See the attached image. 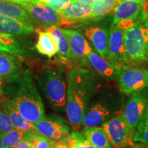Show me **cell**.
I'll return each instance as SVG.
<instances>
[{
  "label": "cell",
  "instance_id": "cell-1",
  "mask_svg": "<svg viewBox=\"0 0 148 148\" xmlns=\"http://www.w3.org/2000/svg\"><path fill=\"white\" fill-rule=\"evenodd\" d=\"M3 95L13 103L23 117L31 123L35 124L45 117L41 97L28 70L8 82Z\"/></svg>",
  "mask_w": 148,
  "mask_h": 148
},
{
  "label": "cell",
  "instance_id": "cell-2",
  "mask_svg": "<svg viewBox=\"0 0 148 148\" xmlns=\"http://www.w3.org/2000/svg\"><path fill=\"white\" fill-rule=\"evenodd\" d=\"M96 77L84 69H72L68 73L66 112L73 128L82 125L86 107L93 93Z\"/></svg>",
  "mask_w": 148,
  "mask_h": 148
},
{
  "label": "cell",
  "instance_id": "cell-3",
  "mask_svg": "<svg viewBox=\"0 0 148 148\" xmlns=\"http://www.w3.org/2000/svg\"><path fill=\"white\" fill-rule=\"evenodd\" d=\"M147 8L134 19L116 24L124 32V45L129 62L141 63L148 61V17Z\"/></svg>",
  "mask_w": 148,
  "mask_h": 148
},
{
  "label": "cell",
  "instance_id": "cell-4",
  "mask_svg": "<svg viewBox=\"0 0 148 148\" xmlns=\"http://www.w3.org/2000/svg\"><path fill=\"white\" fill-rule=\"evenodd\" d=\"M38 84L44 95L55 108H63L66 103L65 79L62 72L51 69H45L37 77Z\"/></svg>",
  "mask_w": 148,
  "mask_h": 148
},
{
  "label": "cell",
  "instance_id": "cell-5",
  "mask_svg": "<svg viewBox=\"0 0 148 148\" xmlns=\"http://www.w3.org/2000/svg\"><path fill=\"white\" fill-rule=\"evenodd\" d=\"M118 82L120 89L126 95L148 88V69L124 64L118 75Z\"/></svg>",
  "mask_w": 148,
  "mask_h": 148
},
{
  "label": "cell",
  "instance_id": "cell-6",
  "mask_svg": "<svg viewBox=\"0 0 148 148\" xmlns=\"http://www.w3.org/2000/svg\"><path fill=\"white\" fill-rule=\"evenodd\" d=\"M21 6L28 12L34 22L42 24L45 29L51 25L66 27L73 23L66 19L60 12L45 3L36 1Z\"/></svg>",
  "mask_w": 148,
  "mask_h": 148
},
{
  "label": "cell",
  "instance_id": "cell-7",
  "mask_svg": "<svg viewBox=\"0 0 148 148\" xmlns=\"http://www.w3.org/2000/svg\"><path fill=\"white\" fill-rule=\"evenodd\" d=\"M112 147L124 148L133 142L123 111L116 112L113 117L101 124Z\"/></svg>",
  "mask_w": 148,
  "mask_h": 148
},
{
  "label": "cell",
  "instance_id": "cell-8",
  "mask_svg": "<svg viewBox=\"0 0 148 148\" xmlns=\"http://www.w3.org/2000/svg\"><path fill=\"white\" fill-rule=\"evenodd\" d=\"M148 102L147 88L132 93L123 112L130 134L134 136Z\"/></svg>",
  "mask_w": 148,
  "mask_h": 148
},
{
  "label": "cell",
  "instance_id": "cell-9",
  "mask_svg": "<svg viewBox=\"0 0 148 148\" xmlns=\"http://www.w3.org/2000/svg\"><path fill=\"white\" fill-rule=\"evenodd\" d=\"M107 59L120 67L128 63L124 45V32L116 24H112L109 30Z\"/></svg>",
  "mask_w": 148,
  "mask_h": 148
},
{
  "label": "cell",
  "instance_id": "cell-10",
  "mask_svg": "<svg viewBox=\"0 0 148 148\" xmlns=\"http://www.w3.org/2000/svg\"><path fill=\"white\" fill-rule=\"evenodd\" d=\"M36 130L49 139L61 140L69 134V127L65 121L59 116L43 118L35 123Z\"/></svg>",
  "mask_w": 148,
  "mask_h": 148
},
{
  "label": "cell",
  "instance_id": "cell-11",
  "mask_svg": "<svg viewBox=\"0 0 148 148\" xmlns=\"http://www.w3.org/2000/svg\"><path fill=\"white\" fill-rule=\"evenodd\" d=\"M69 42L71 52V58L75 60L85 61L88 55L91 52L92 47L89 42L78 31L74 29H62Z\"/></svg>",
  "mask_w": 148,
  "mask_h": 148
},
{
  "label": "cell",
  "instance_id": "cell-12",
  "mask_svg": "<svg viewBox=\"0 0 148 148\" xmlns=\"http://www.w3.org/2000/svg\"><path fill=\"white\" fill-rule=\"evenodd\" d=\"M146 1V0H145ZM144 1L120 0L113 10V20L112 24L137 18L145 9L147 3Z\"/></svg>",
  "mask_w": 148,
  "mask_h": 148
},
{
  "label": "cell",
  "instance_id": "cell-13",
  "mask_svg": "<svg viewBox=\"0 0 148 148\" xmlns=\"http://www.w3.org/2000/svg\"><path fill=\"white\" fill-rule=\"evenodd\" d=\"M84 35L99 55L107 59L109 31L100 25H90L85 29Z\"/></svg>",
  "mask_w": 148,
  "mask_h": 148
},
{
  "label": "cell",
  "instance_id": "cell-14",
  "mask_svg": "<svg viewBox=\"0 0 148 148\" xmlns=\"http://www.w3.org/2000/svg\"><path fill=\"white\" fill-rule=\"evenodd\" d=\"M0 106L8 114L15 128L19 129L24 132L36 131L34 123H31L25 119L13 103L4 95L0 96Z\"/></svg>",
  "mask_w": 148,
  "mask_h": 148
},
{
  "label": "cell",
  "instance_id": "cell-15",
  "mask_svg": "<svg viewBox=\"0 0 148 148\" xmlns=\"http://www.w3.org/2000/svg\"><path fill=\"white\" fill-rule=\"evenodd\" d=\"M87 58L92 67L104 78L111 80L119 75L121 67L98 53L92 51L88 55Z\"/></svg>",
  "mask_w": 148,
  "mask_h": 148
},
{
  "label": "cell",
  "instance_id": "cell-16",
  "mask_svg": "<svg viewBox=\"0 0 148 148\" xmlns=\"http://www.w3.org/2000/svg\"><path fill=\"white\" fill-rule=\"evenodd\" d=\"M60 13L66 19L75 23L76 22L91 19L92 7L90 3H82L73 0Z\"/></svg>",
  "mask_w": 148,
  "mask_h": 148
},
{
  "label": "cell",
  "instance_id": "cell-17",
  "mask_svg": "<svg viewBox=\"0 0 148 148\" xmlns=\"http://www.w3.org/2000/svg\"><path fill=\"white\" fill-rule=\"evenodd\" d=\"M34 31V25L23 23L10 16L0 15V32L12 35L23 36Z\"/></svg>",
  "mask_w": 148,
  "mask_h": 148
},
{
  "label": "cell",
  "instance_id": "cell-18",
  "mask_svg": "<svg viewBox=\"0 0 148 148\" xmlns=\"http://www.w3.org/2000/svg\"><path fill=\"white\" fill-rule=\"evenodd\" d=\"M21 73L15 56L0 51V77L9 82L16 78Z\"/></svg>",
  "mask_w": 148,
  "mask_h": 148
},
{
  "label": "cell",
  "instance_id": "cell-19",
  "mask_svg": "<svg viewBox=\"0 0 148 148\" xmlns=\"http://www.w3.org/2000/svg\"><path fill=\"white\" fill-rule=\"evenodd\" d=\"M110 115V111L101 103H95L85 112L82 125L84 127H98Z\"/></svg>",
  "mask_w": 148,
  "mask_h": 148
},
{
  "label": "cell",
  "instance_id": "cell-20",
  "mask_svg": "<svg viewBox=\"0 0 148 148\" xmlns=\"http://www.w3.org/2000/svg\"><path fill=\"white\" fill-rule=\"evenodd\" d=\"M0 15L10 16L34 25V21L21 5L6 0H0Z\"/></svg>",
  "mask_w": 148,
  "mask_h": 148
},
{
  "label": "cell",
  "instance_id": "cell-21",
  "mask_svg": "<svg viewBox=\"0 0 148 148\" xmlns=\"http://www.w3.org/2000/svg\"><path fill=\"white\" fill-rule=\"evenodd\" d=\"M45 31L51 35L58 48L59 56L62 60H66L71 58V52L67 38L62 32V29L56 25H51L47 27Z\"/></svg>",
  "mask_w": 148,
  "mask_h": 148
},
{
  "label": "cell",
  "instance_id": "cell-22",
  "mask_svg": "<svg viewBox=\"0 0 148 148\" xmlns=\"http://www.w3.org/2000/svg\"><path fill=\"white\" fill-rule=\"evenodd\" d=\"M82 133L97 148H112L106 132L101 127H84Z\"/></svg>",
  "mask_w": 148,
  "mask_h": 148
},
{
  "label": "cell",
  "instance_id": "cell-23",
  "mask_svg": "<svg viewBox=\"0 0 148 148\" xmlns=\"http://www.w3.org/2000/svg\"><path fill=\"white\" fill-rule=\"evenodd\" d=\"M0 51L10 53L15 57H21L25 53V50L14 35L1 32H0Z\"/></svg>",
  "mask_w": 148,
  "mask_h": 148
},
{
  "label": "cell",
  "instance_id": "cell-24",
  "mask_svg": "<svg viewBox=\"0 0 148 148\" xmlns=\"http://www.w3.org/2000/svg\"><path fill=\"white\" fill-rule=\"evenodd\" d=\"M38 40L35 45L36 50L42 55L51 58L58 53V48L54 40L49 33L46 31H38Z\"/></svg>",
  "mask_w": 148,
  "mask_h": 148
},
{
  "label": "cell",
  "instance_id": "cell-25",
  "mask_svg": "<svg viewBox=\"0 0 148 148\" xmlns=\"http://www.w3.org/2000/svg\"><path fill=\"white\" fill-rule=\"evenodd\" d=\"M120 0H94L90 3L92 7V18L99 17L114 10Z\"/></svg>",
  "mask_w": 148,
  "mask_h": 148
},
{
  "label": "cell",
  "instance_id": "cell-26",
  "mask_svg": "<svg viewBox=\"0 0 148 148\" xmlns=\"http://www.w3.org/2000/svg\"><path fill=\"white\" fill-rule=\"evenodd\" d=\"M132 140L148 145V102L133 136Z\"/></svg>",
  "mask_w": 148,
  "mask_h": 148
},
{
  "label": "cell",
  "instance_id": "cell-27",
  "mask_svg": "<svg viewBox=\"0 0 148 148\" xmlns=\"http://www.w3.org/2000/svg\"><path fill=\"white\" fill-rule=\"evenodd\" d=\"M70 148H97L86 139L82 133L75 131L62 138Z\"/></svg>",
  "mask_w": 148,
  "mask_h": 148
},
{
  "label": "cell",
  "instance_id": "cell-28",
  "mask_svg": "<svg viewBox=\"0 0 148 148\" xmlns=\"http://www.w3.org/2000/svg\"><path fill=\"white\" fill-rule=\"evenodd\" d=\"M25 132L14 128L8 132L1 133L3 148H14L23 139Z\"/></svg>",
  "mask_w": 148,
  "mask_h": 148
},
{
  "label": "cell",
  "instance_id": "cell-29",
  "mask_svg": "<svg viewBox=\"0 0 148 148\" xmlns=\"http://www.w3.org/2000/svg\"><path fill=\"white\" fill-rule=\"evenodd\" d=\"M25 136L32 143L34 148H50L53 140L42 136L36 131L25 132Z\"/></svg>",
  "mask_w": 148,
  "mask_h": 148
},
{
  "label": "cell",
  "instance_id": "cell-30",
  "mask_svg": "<svg viewBox=\"0 0 148 148\" xmlns=\"http://www.w3.org/2000/svg\"><path fill=\"white\" fill-rule=\"evenodd\" d=\"M15 128L9 116L0 106V132L3 133Z\"/></svg>",
  "mask_w": 148,
  "mask_h": 148
},
{
  "label": "cell",
  "instance_id": "cell-31",
  "mask_svg": "<svg viewBox=\"0 0 148 148\" xmlns=\"http://www.w3.org/2000/svg\"><path fill=\"white\" fill-rule=\"evenodd\" d=\"M73 0H53L51 2L48 4L49 6L52 7L55 10L60 12L69 4Z\"/></svg>",
  "mask_w": 148,
  "mask_h": 148
},
{
  "label": "cell",
  "instance_id": "cell-32",
  "mask_svg": "<svg viewBox=\"0 0 148 148\" xmlns=\"http://www.w3.org/2000/svg\"><path fill=\"white\" fill-rule=\"evenodd\" d=\"M14 148H34V146L29 141V140L27 138L26 136L24 135V137L21 141L18 143L17 145Z\"/></svg>",
  "mask_w": 148,
  "mask_h": 148
},
{
  "label": "cell",
  "instance_id": "cell-33",
  "mask_svg": "<svg viewBox=\"0 0 148 148\" xmlns=\"http://www.w3.org/2000/svg\"><path fill=\"white\" fill-rule=\"evenodd\" d=\"M53 146L54 148H70L69 146L62 139L57 140V141L54 140L53 143Z\"/></svg>",
  "mask_w": 148,
  "mask_h": 148
},
{
  "label": "cell",
  "instance_id": "cell-34",
  "mask_svg": "<svg viewBox=\"0 0 148 148\" xmlns=\"http://www.w3.org/2000/svg\"><path fill=\"white\" fill-rule=\"evenodd\" d=\"M124 148H148V145L142 143H138V142L133 141Z\"/></svg>",
  "mask_w": 148,
  "mask_h": 148
},
{
  "label": "cell",
  "instance_id": "cell-35",
  "mask_svg": "<svg viewBox=\"0 0 148 148\" xmlns=\"http://www.w3.org/2000/svg\"><path fill=\"white\" fill-rule=\"evenodd\" d=\"M11 2L15 3L16 4H18L20 5H23L28 4V3L36 2L37 0H9Z\"/></svg>",
  "mask_w": 148,
  "mask_h": 148
},
{
  "label": "cell",
  "instance_id": "cell-36",
  "mask_svg": "<svg viewBox=\"0 0 148 148\" xmlns=\"http://www.w3.org/2000/svg\"><path fill=\"white\" fill-rule=\"evenodd\" d=\"M3 90H4V82L3 79L0 77V96L3 95Z\"/></svg>",
  "mask_w": 148,
  "mask_h": 148
},
{
  "label": "cell",
  "instance_id": "cell-37",
  "mask_svg": "<svg viewBox=\"0 0 148 148\" xmlns=\"http://www.w3.org/2000/svg\"><path fill=\"white\" fill-rule=\"evenodd\" d=\"M53 0H37L36 1H38V2L42 3H45L46 5H48L49 3L51 2Z\"/></svg>",
  "mask_w": 148,
  "mask_h": 148
},
{
  "label": "cell",
  "instance_id": "cell-38",
  "mask_svg": "<svg viewBox=\"0 0 148 148\" xmlns=\"http://www.w3.org/2000/svg\"><path fill=\"white\" fill-rule=\"evenodd\" d=\"M77 1H80L82 3H91L94 0H77Z\"/></svg>",
  "mask_w": 148,
  "mask_h": 148
},
{
  "label": "cell",
  "instance_id": "cell-39",
  "mask_svg": "<svg viewBox=\"0 0 148 148\" xmlns=\"http://www.w3.org/2000/svg\"><path fill=\"white\" fill-rule=\"evenodd\" d=\"M0 148H3L2 140H1V132H0Z\"/></svg>",
  "mask_w": 148,
  "mask_h": 148
},
{
  "label": "cell",
  "instance_id": "cell-40",
  "mask_svg": "<svg viewBox=\"0 0 148 148\" xmlns=\"http://www.w3.org/2000/svg\"><path fill=\"white\" fill-rule=\"evenodd\" d=\"M130 1H144L145 0H130Z\"/></svg>",
  "mask_w": 148,
  "mask_h": 148
},
{
  "label": "cell",
  "instance_id": "cell-41",
  "mask_svg": "<svg viewBox=\"0 0 148 148\" xmlns=\"http://www.w3.org/2000/svg\"><path fill=\"white\" fill-rule=\"evenodd\" d=\"M53 141H54V140H53V142H52V144H51V147L50 148H54V147H53Z\"/></svg>",
  "mask_w": 148,
  "mask_h": 148
},
{
  "label": "cell",
  "instance_id": "cell-42",
  "mask_svg": "<svg viewBox=\"0 0 148 148\" xmlns=\"http://www.w3.org/2000/svg\"><path fill=\"white\" fill-rule=\"evenodd\" d=\"M147 17H148V7L147 8Z\"/></svg>",
  "mask_w": 148,
  "mask_h": 148
},
{
  "label": "cell",
  "instance_id": "cell-43",
  "mask_svg": "<svg viewBox=\"0 0 148 148\" xmlns=\"http://www.w3.org/2000/svg\"><path fill=\"white\" fill-rule=\"evenodd\" d=\"M6 1H9V0H6Z\"/></svg>",
  "mask_w": 148,
  "mask_h": 148
}]
</instances>
